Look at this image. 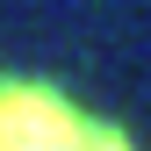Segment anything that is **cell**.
Instances as JSON below:
<instances>
[{
    "mask_svg": "<svg viewBox=\"0 0 151 151\" xmlns=\"http://www.w3.org/2000/svg\"><path fill=\"white\" fill-rule=\"evenodd\" d=\"M0 144H101V129H79V115L50 86H0Z\"/></svg>",
    "mask_w": 151,
    "mask_h": 151,
    "instance_id": "1",
    "label": "cell"
}]
</instances>
